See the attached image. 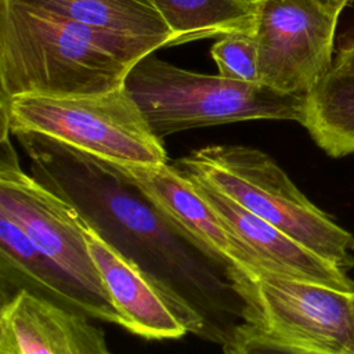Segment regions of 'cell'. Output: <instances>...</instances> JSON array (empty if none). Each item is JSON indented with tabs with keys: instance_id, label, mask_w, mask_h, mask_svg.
<instances>
[{
	"instance_id": "cell-1",
	"label": "cell",
	"mask_w": 354,
	"mask_h": 354,
	"mask_svg": "<svg viewBox=\"0 0 354 354\" xmlns=\"http://www.w3.org/2000/svg\"><path fill=\"white\" fill-rule=\"evenodd\" d=\"M32 174L140 267L189 333L224 344L248 303L231 270L166 216L115 163L53 138L14 134Z\"/></svg>"
},
{
	"instance_id": "cell-2",
	"label": "cell",
	"mask_w": 354,
	"mask_h": 354,
	"mask_svg": "<svg viewBox=\"0 0 354 354\" xmlns=\"http://www.w3.org/2000/svg\"><path fill=\"white\" fill-rule=\"evenodd\" d=\"M160 40L118 36L15 0H0V101L118 88Z\"/></svg>"
},
{
	"instance_id": "cell-3",
	"label": "cell",
	"mask_w": 354,
	"mask_h": 354,
	"mask_svg": "<svg viewBox=\"0 0 354 354\" xmlns=\"http://www.w3.org/2000/svg\"><path fill=\"white\" fill-rule=\"evenodd\" d=\"M348 272L354 235L315 206L266 152L235 144L206 145L173 163Z\"/></svg>"
},
{
	"instance_id": "cell-4",
	"label": "cell",
	"mask_w": 354,
	"mask_h": 354,
	"mask_svg": "<svg viewBox=\"0 0 354 354\" xmlns=\"http://www.w3.org/2000/svg\"><path fill=\"white\" fill-rule=\"evenodd\" d=\"M124 87L159 138L189 129L248 120L300 123L306 101V97L282 94L261 83L192 72L153 53L131 68Z\"/></svg>"
},
{
	"instance_id": "cell-5",
	"label": "cell",
	"mask_w": 354,
	"mask_h": 354,
	"mask_svg": "<svg viewBox=\"0 0 354 354\" xmlns=\"http://www.w3.org/2000/svg\"><path fill=\"white\" fill-rule=\"evenodd\" d=\"M0 130L33 133L119 165H158L167 153L123 86L95 94H22L0 101Z\"/></svg>"
},
{
	"instance_id": "cell-6",
	"label": "cell",
	"mask_w": 354,
	"mask_h": 354,
	"mask_svg": "<svg viewBox=\"0 0 354 354\" xmlns=\"http://www.w3.org/2000/svg\"><path fill=\"white\" fill-rule=\"evenodd\" d=\"M245 322L271 336L317 353L354 354V292L263 274L245 293Z\"/></svg>"
},
{
	"instance_id": "cell-7",
	"label": "cell",
	"mask_w": 354,
	"mask_h": 354,
	"mask_svg": "<svg viewBox=\"0 0 354 354\" xmlns=\"http://www.w3.org/2000/svg\"><path fill=\"white\" fill-rule=\"evenodd\" d=\"M10 136L0 130V214L17 224L41 253L90 295L115 308L90 256L79 212L22 170Z\"/></svg>"
},
{
	"instance_id": "cell-8",
	"label": "cell",
	"mask_w": 354,
	"mask_h": 354,
	"mask_svg": "<svg viewBox=\"0 0 354 354\" xmlns=\"http://www.w3.org/2000/svg\"><path fill=\"white\" fill-rule=\"evenodd\" d=\"M337 21L315 0H264L254 30L260 83L306 97L333 65Z\"/></svg>"
},
{
	"instance_id": "cell-9",
	"label": "cell",
	"mask_w": 354,
	"mask_h": 354,
	"mask_svg": "<svg viewBox=\"0 0 354 354\" xmlns=\"http://www.w3.org/2000/svg\"><path fill=\"white\" fill-rule=\"evenodd\" d=\"M115 165L166 216L231 270L242 297L256 279L267 274L261 259L225 225L191 177L173 163Z\"/></svg>"
},
{
	"instance_id": "cell-10",
	"label": "cell",
	"mask_w": 354,
	"mask_h": 354,
	"mask_svg": "<svg viewBox=\"0 0 354 354\" xmlns=\"http://www.w3.org/2000/svg\"><path fill=\"white\" fill-rule=\"evenodd\" d=\"M0 354H113L84 313L25 288L1 297Z\"/></svg>"
},
{
	"instance_id": "cell-11",
	"label": "cell",
	"mask_w": 354,
	"mask_h": 354,
	"mask_svg": "<svg viewBox=\"0 0 354 354\" xmlns=\"http://www.w3.org/2000/svg\"><path fill=\"white\" fill-rule=\"evenodd\" d=\"M90 256L123 328L151 340L180 339L188 329L137 264L108 243L79 213Z\"/></svg>"
},
{
	"instance_id": "cell-12",
	"label": "cell",
	"mask_w": 354,
	"mask_h": 354,
	"mask_svg": "<svg viewBox=\"0 0 354 354\" xmlns=\"http://www.w3.org/2000/svg\"><path fill=\"white\" fill-rule=\"evenodd\" d=\"M187 176L191 177L201 195L212 205L225 225L261 259L267 272L354 292V281L346 271L308 250L210 184L195 176Z\"/></svg>"
},
{
	"instance_id": "cell-13",
	"label": "cell",
	"mask_w": 354,
	"mask_h": 354,
	"mask_svg": "<svg viewBox=\"0 0 354 354\" xmlns=\"http://www.w3.org/2000/svg\"><path fill=\"white\" fill-rule=\"evenodd\" d=\"M1 297L25 288L90 318L123 328L118 311L102 304L59 266L41 253L10 218L0 214Z\"/></svg>"
},
{
	"instance_id": "cell-14",
	"label": "cell",
	"mask_w": 354,
	"mask_h": 354,
	"mask_svg": "<svg viewBox=\"0 0 354 354\" xmlns=\"http://www.w3.org/2000/svg\"><path fill=\"white\" fill-rule=\"evenodd\" d=\"M73 22L118 36L160 40L174 36L151 0H15Z\"/></svg>"
},
{
	"instance_id": "cell-15",
	"label": "cell",
	"mask_w": 354,
	"mask_h": 354,
	"mask_svg": "<svg viewBox=\"0 0 354 354\" xmlns=\"http://www.w3.org/2000/svg\"><path fill=\"white\" fill-rule=\"evenodd\" d=\"M300 124L330 158L354 155V75L330 68L306 95Z\"/></svg>"
},
{
	"instance_id": "cell-16",
	"label": "cell",
	"mask_w": 354,
	"mask_h": 354,
	"mask_svg": "<svg viewBox=\"0 0 354 354\" xmlns=\"http://www.w3.org/2000/svg\"><path fill=\"white\" fill-rule=\"evenodd\" d=\"M174 36V46L254 32L264 0H151Z\"/></svg>"
},
{
	"instance_id": "cell-17",
	"label": "cell",
	"mask_w": 354,
	"mask_h": 354,
	"mask_svg": "<svg viewBox=\"0 0 354 354\" xmlns=\"http://www.w3.org/2000/svg\"><path fill=\"white\" fill-rule=\"evenodd\" d=\"M210 55L220 76L243 83H260L254 32L230 33L217 39Z\"/></svg>"
},
{
	"instance_id": "cell-18",
	"label": "cell",
	"mask_w": 354,
	"mask_h": 354,
	"mask_svg": "<svg viewBox=\"0 0 354 354\" xmlns=\"http://www.w3.org/2000/svg\"><path fill=\"white\" fill-rule=\"evenodd\" d=\"M224 354H317L288 344L254 324L242 322L223 344Z\"/></svg>"
},
{
	"instance_id": "cell-19",
	"label": "cell",
	"mask_w": 354,
	"mask_h": 354,
	"mask_svg": "<svg viewBox=\"0 0 354 354\" xmlns=\"http://www.w3.org/2000/svg\"><path fill=\"white\" fill-rule=\"evenodd\" d=\"M332 68L354 75V37L347 40L339 50L333 59Z\"/></svg>"
},
{
	"instance_id": "cell-20",
	"label": "cell",
	"mask_w": 354,
	"mask_h": 354,
	"mask_svg": "<svg viewBox=\"0 0 354 354\" xmlns=\"http://www.w3.org/2000/svg\"><path fill=\"white\" fill-rule=\"evenodd\" d=\"M315 1L322 4L324 7H326L328 10L333 11L335 14H339V15L342 14V11L346 7H348L354 3V0H315Z\"/></svg>"
}]
</instances>
